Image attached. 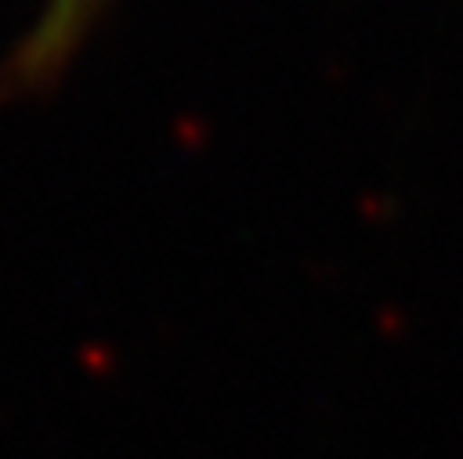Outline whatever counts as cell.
I'll return each instance as SVG.
<instances>
[{
    "instance_id": "1",
    "label": "cell",
    "mask_w": 463,
    "mask_h": 459,
    "mask_svg": "<svg viewBox=\"0 0 463 459\" xmlns=\"http://www.w3.org/2000/svg\"><path fill=\"white\" fill-rule=\"evenodd\" d=\"M105 7L109 0H43L36 22L0 61V94L29 98L54 87Z\"/></svg>"
}]
</instances>
